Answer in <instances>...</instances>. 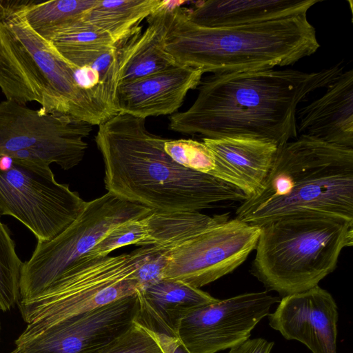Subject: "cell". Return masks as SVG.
Instances as JSON below:
<instances>
[{"label":"cell","instance_id":"6da1fadb","mask_svg":"<svg viewBox=\"0 0 353 353\" xmlns=\"http://www.w3.org/2000/svg\"><path fill=\"white\" fill-rule=\"evenodd\" d=\"M340 62L317 72L262 69L215 73L201 79L185 111L173 114L170 128L206 138H249L278 147L298 137L296 110L311 92L343 72Z\"/></svg>","mask_w":353,"mask_h":353},{"label":"cell","instance_id":"7a4b0ae2","mask_svg":"<svg viewBox=\"0 0 353 353\" xmlns=\"http://www.w3.org/2000/svg\"><path fill=\"white\" fill-rule=\"evenodd\" d=\"M99 126L95 141L109 192L155 212H199L247 199L238 188L173 161L164 150L168 139L148 131L145 119L118 113Z\"/></svg>","mask_w":353,"mask_h":353},{"label":"cell","instance_id":"3957f363","mask_svg":"<svg viewBox=\"0 0 353 353\" xmlns=\"http://www.w3.org/2000/svg\"><path fill=\"white\" fill-rule=\"evenodd\" d=\"M236 218L253 225L295 215L353 223V148L299 135L278 147L262 189Z\"/></svg>","mask_w":353,"mask_h":353},{"label":"cell","instance_id":"277c9868","mask_svg":"<svg viewBox=\"0 0 353 353\" xmlns=\"http://www.w3.org/2000/svg\"><path fill=\"white\" fill-rule=\"evenodd\" d=\"M187 9L168 10L165 48L176 63L203 73L294 65L320 47L307 14L253 25L208 28L191 22Z\"/></svg>","mask_w":353,"mask_h":353},{"label":"cell","instance_id":"5b68a950","mask_svg":"<svg viewBox=\"0 0 353 353\" xmlns=\"http://www.w3.org/2000/svg\"><path fill=\"white\" fill-rule=\"evenodd\" d=\"M26 0H0V89L6 100L39 103L46 113L92 125L105 121L76 85L74 65L26 21Z\"/></svg>","mask_w":353,"mask_h":353},{"label":"cell","instance_id":"8992f818","mask_svg":"<svg viewBox=\"0 0 353 353\" xmlns=\"http://www.w3.org/2000/svg\"><path fill=\"white\" fill-rule=\"evenodd\" d=\"M259 227L251 272L282 298L319 285L353 244V223L329 216H290Z\"/></svg>","mask_w":353,"mask_h":353},{"label":"cell","instance_id":"52a82bcc","mask_svg":"<svg viewBox=\"0 0 353 353\" xmlns=\"http://www.w3.org/2000/svg\"><path fill=\"white\" fill-rule=\"evenodd\" d=\"M151 250L142 246L117 256H81L40 294L19 301L23 321L69 318L141 291L136 273Z\"/></svg>","mask_w":353,"mask_h":353},{"label":"cell","instance_id":"ba28073f","mask_svg":"<svg viewBox=\"0 0 353 353\" xmlns=\"http://www.w3.org/2000/svg\"><path fill=\"white\" fill-rule=\"evenodd\" d=\"M152 210L108 192L86 201L77 218L54 239L37 242L20 271V300L43 292L71 263L88 254L110 230L143 218Z\"/></svg>","mask_w":353,"mask_h":353},{"label":"cell","instance_id":"9c48e42d","mask_svg":"<svg viewBox=\"0 0 353 353\" xmlns=\"http://www.w3.org/2000/svg\"><path fill=\"white\" fill-rule=\"evenodd\" d=\"M43 160L13 159L0 170V216H11L24 225L37 242L52 240L70 225L86 201L67 184L60 183Z\"/></svg>","mask_w":353,"mask_h":353},{"label":"cell","instance_id":"30bf717a","mask_svg":"<svg viewBox=\"0 0 353 353\" xmlns=\"http://www.w3.org/2000/svg\"><path fill=\"white\" fill-rule=\"evenodd\" d=\"M139 311L137 292L69 318L34 320L10 353H95L128 330Z\"/></svg>","mask_w":353,"mask_h":353},{"label":"cell","instance_id":"8fae6325","mask_svg":"<svg viewBox=\"0 0 353 353\" xmlns=\"http://www.w3.org/2000/svg\"><path fill=\"white\" fill-rule=\"evenodd\" d=\"M92 125L69 116L0 102V157L31 150L50 164L70 170L83 159Z\"/></svg>","mask_w":353,"mask_h":353},{"label":"cell","instance_id":"7c38bea8","mask_svg":"<svg viewBox=\"0 0 353 353\" xmlns=\"http://www.w3.org/2000/svg\"><path fill=\"white\" fill-rule=\"evenodd\" d=\"M260 227L236 218L218 223L170 251L163 279L200 288L233 272L256 245Z\"/></svg>","mask_w":353,"mask_h":353},{"label":"cell","instance_id":"4fadbf2b","mask_svg":"<svg viewBox=\"0 0 353 353\" xmlns=\"http://www.w3.org/2000/svg\"><path fill=\"white\" fill-rule=\"evenodd\" d=\"M279 302L267 292H250L197 307L179 322L176 335L190 353H216L248 339Z\"/></svg>","mask_w":353,"mask_h":353},{"label":"cell","instance_id":"5bb4252c","mask_svg":"<svg viewBox=\"0 0 353 353\" xmlns=\"http://www.w3.org/2000/svg\"><path fill=\"white\" fill-rule=\"evenodd\" d=\"M268 319L285 339L303 343L312 353H336L337 305L319 285L283 297Z\"/></svg>","mask_w":353,"mask_h":353},{"label":"cell","instance_id":"9a60e30c","mask_svg":"<svg viewBox=\"0 0 353 353\" xmlns=\"http://www.w3.org/2000/svg\"><path fill=\"white\" fill-rule=\"evenodd\" d=\"M201 69L176 63L154 74L119 84L116 94L118 113L145 119L174 113L189 90L197 88Z\"/></svg>","mask_w":353,"mask_h":353},{"label":"cell","instance_id":"2e32d148","mask_svg":"<svg viewBox=\"0 0 353 353\" xmlns=\"http://www.w3.org/2000/svg\"><path fill=\"white\" fill-rule=\"evenodd\" d=\"M215 163L213 176L241 190L247 198L262 189L276 154L275 144L239 137L203 138Z\"/></svg>","mask_w":353,"mask_h":353},{"label":"cell","instance_id":"e0dca14e","mask_svg":"<svg viewBox=\"0 0 353 353\" xmlns=\"http://www.w3.org/2000/svg\"><path fill=\"white\" fill-rule=\"evenodd\" d=\"M326 88L297 112L298 135L353 148V70L343 72Z\"/></svg>","mask_w":353,"mask_h":353},{"label":"cell","instance_id":"ac0fdd59","mask_svg":"<svg viewBox=\"0 0 353 353\" xmlns=\"http://www.w3.org/2000/svg\"><path fill=\"white\" fill-rule=\"evenodd\" d=\"M138 294L139 311L135 322L170 336H177L179 323L189 312L219 300L200 288L170 279H161Z\"/></svg>","mask_w":353,"mask_h":353},{"label":"cell","instance_id":"d6986e66","mask_svg":"<svg viewBox=\"0 0 353 353\" xmlns=\"http://www.w3.org/2000/svg\"><path fill=\"white\" fill-rule=\"evenodd\" d=\"M321 0H208L187 9L193 23L208 28L265 23L307 14Z\"/></svg>","mask_w":353,"mask_h":353},{"label":"cell","instance_id":"ffe728a7","mask_svg":"<svg viewBox=\"0 0 353 353\" xmlns=\"http://www.w3.org/2000/svg\"><path fill=\"white\" fill-rule=\"evenodd\" d=\"M168 8L161 0L159 8L147 18L148 26L141 33L134 54L123 68L119 84L139 80L176 64L165 48Z\"/></svg>","mask_w":353,"mask_h":353},{"label":"cell","instance_id":"44dd1931","mask_svg":"<svg viewBox=\"0 0 353 353\" xmlns=\"http://www.w3.org/2000/svg\"><path fill=\"white\" fill-rule=\"evenodd\" d=\"M228 220L226 214L210 216L199 212H155L145 217L147 236L142 246L170 251L189 239Z\"/></svg>","mask_w":353,"mask_h":353},{"label":"cell","instance_id":"7402d4cb","mask_svg":"<svg viewBox=\"0 0 353 353\" xmlns=\"http://www.w3.org/2000/svg\"><path fill=\"white\" fill-rule=\"evenodd\" d=\"M161 0H99L83 18L107 32L116 46L125 41L159 6Z\"/></svg>","mask_w":353,"mask_h":353},{"label":"cell","instance_id":"603a6c76","mask_svg":"<svg viewBox=\"0 0 353 353\" xmlns=\"http://www.w3.org/2000/svg\"><path fill=\"white\" fill-rule=\"evenodd\" d=\"M99 0H26L23 8L29 26L44 39L57 30L81 19Z\"/></svg>","mask_w":353,"mask_h":353},{"label":"cell","instance_id":"cb8c5ba5","mask_svg":"<svg viewBox=\"0 0 353 353\" xmlns=\"http://www.w3.org/2000/svg\"><path fill=\"white\" fill-rule=\"evenodd\" d=\"M46 41L62 56L116 46L107 32L83 19L57 30Z\"/></svg>","mask_w":353,"mask_h":353},{"label":"cell","instance_id":"d4e9b609","mask_svg":"<svg viewBox=\"0 0 353 353\" xmlns=\"http://www.w3.org/2000/svg\"><path fill=\"white\" fill-rule=\"evenodd\" d=\"M22 265L11 233L0 216V310L3 312L10 310L19 302Z\"/></svg>","mask_w":353,"mask_h":353},{"label":"cell","instance_id":"484cf974","mask_svg":"<svg viewBox=\"0 0 353 353\" xmlns=\"http://www.w3.org/2000/svg\"><path fill=\"white\" fill-rule=\"evenodd\" d=\"M165 152L178 164L213 176L215 163L213 155L203 142L192 139H167Z\"/></svg>","mask_w":353,"mask_h":353},{"label":"cell","instance_id":"4316f807","mask_svg":"<svg viewBox=\"0 0 353 353\" xmlns=\"http://www.w3.org/2000/svg\"><path fill=\"white\" fill-rule=\"evenodd\" d=\"M146 216L130 220L117 226L86 254L90 256H105L123 246H142L147 236Z\"/></svg>","mask_w":353,"mask_h":353},{"label":"cell","instance_id":"83f0119b","mask_svg":"<svg viewBox=\"0 0 353 353\" xmlns=\"http://www.w3.org/2000/svg\"><path fill=\"white\" fill-rule=\"evenodd\" d=\"M95 353H163L154 336L134 322L131 327Z\"/></svg>","mask_w":353,"mask_h":353},{"label":"cell","instance_id":"f1b7e54d","mask_svg":"<svg viewBox=\"0 0 353 353\" xmlns=\"http://www.w3.org/2000/svg\"><path fill=\"white\" fill-rule=\"evenodd\" d=\"M152 250L136 273L141 290L163 279V272L169 261L170 251L151 246Z\"/></svg>","mask_w":353,"mask_h":353},{"label":"cell","instance_id":"f546056e","mask_svg":"<svg viewBox=\"0 0 353 353\" xmlns=\"http://www.w3.org/2000/svg\"><path fill=\"white\" fill-rule=\"evenodd\" d=\"M274 342L262 338L247 339L230 349L228 353H270Z\"/></svg>","mask_w":353,"mask_h":353},{"label":"cell","instance_id":"4dcf8cb0","mask_svg":"<svg viewBox=\"0 0 353 353\" xmlns=\"http://www.w3.org/2000/svg\"><path fill=\"white\" fill-rule=\"evenodd\" d=\"M148 330L156 339L163 353H190L177 336Z\"/></svg>","mask_w":353,"mask_h":353}]
</instances>
